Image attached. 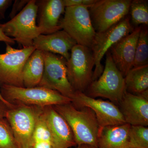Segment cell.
<instances>
[{
    "label": "cell",
    "mask_w": 148,
    "mask_h": 148,
    "mask_svg": "<svg viewBox=\"0 0 148 148\" xmlns=\"http://www.w3.org/2000/svg\"><path fill=\"white\" fill-rule=\"evenodd\" d=\"M66 61L69 82L75 91L84 92L92 81L94 58L90 48L77 44Z\"/></svg>",
    "instance_id": "5b68a950"
},
{
    "label": "cell",
    "mask_w": 148,
    "mask_h": 148,
    "mask_svg": "<svg viewBox=\"0 0 148 148\" xmlns=\"http://www.w3.org/2000/svg\"><path fill=\"white\" fill-rule=\"evenodd\" d=\"M38 12L37 1L30 0L23 9L10 21L0 24L2 32L23 48L33 46L35 38L41 34L36 21Z\"/></svg>",
    "instance_id": "3957f363"
},
{
    "label": "cell",
    "mask_w": 148,
    "mask_h": 148,
    "mask_svg": "<svg viewBox=\"0 0 148 148\" xmlns=\"http://www.w3.org/2000/svg\"><path fill=\"white\" fill-rule=\"evenodd\" d=\"M61 30L73 39L77 44L91 47L96 32H95L88 8L84 6L66 7L64 18L60 21Z\"/></svg>",
    "instance_id": "52a82bcc"
},
{
    "label": "cell",
    "mask_w": 148,
    "mask_h": 148,
    "mask_svg": "<svg viewBox=\"0 0 148 148\" xmlns=\"http://www.w3.org/2000/svg\"><path fill=\"white\" fill-rule=\"evenodd\" d=\"M44 108L14 104L8 108L5 119L20 148H29L37 120Z\"/></svg>",
    "instance_id": "8992f818"
},
{
    "label": "cell",
    "mask_w": 148,
    "mask_h": 148,
    "mask_svg": "<svg viewBox=\"0 0 148 148\" xmlns=\"http://www.w3.org/2000/svg\"><path fill=\"white\" fill-rule=\"evenodd\" d=\"M30 0H16L14 1L9 16L11 19L14 17L21 12L29 2Z\"/></svg>",
    "instance_id": "4316f807"
},
{
    "label": "cell",
    "mask_w": 148,
    "mask_h": 148,
    "mask_svg": "<svg viewBox=\"0 0 148 148\" xmlns=\"http://www.w3.org/2000/svg\"><path fill=\"white\" fill-rule=\"evenodd\" d=\"M29 148H55L54 140L43 112L40 115Z\"/></svg>",
    "instance_id": "44dd1931"
},
{
    "label": "cell",
    "mask_w": 148,
    "mask_h": 148,
    "mask_svg": "<svg viewBox=\"0 0 148 148\" xmlns=\"http://www.w3.org/2000/svg\"><path fill=\"white\" fill-rule=\"evenodd\" d=\"M39 27L41 34L47 35L61 30L60 17L65 12L63 0H44L37 2Z\"/></svg>",
    "instance_id": "2e32d148"
},
{
    "label": "cell",
    "mask_w": 148,
    "mask_h": 148,
    "mask_svg": "<svg viewBox=\"0 0 148 148\" xmlns=\"http://www.w3.org/2000/svg\"><path fill=\"white\" fill-rule=\"evenodd\" d=\"M8 108L4 104L0 102V119L5 118L6 113Z\"/></svg>",
    "instance_id": "f546056e"
},
{
    "label": "cell",
    "mask_w": 148,
    "mask_h": 148,
    "mask_svg": "<svg viewBox=\"0 0 148 148\" xmlns=\"http://www.w3.org/2000/svg\"><path fill=\"white\" fill-rule=\"evenodd\" d=\"M45 67L43 53L35 49L24 64L22 71V80L25 88L38 86Z\"/></svg>",
    "instance_id": "d6986e66"
},
{
    "label": "cell",
    "mask_w": 148,
    "mask_h": 148,
    "mask_svg": "<svg viewBox=\"0 0 148 148\" xmlns=\"http://www.w3.org/2000/svg\"><path fill=\"white\" fill-rule=\"evenodd\" d=\"M71 99L76 108L87 107L93 111L100 128L125 123L118 106L110 101L91 98L78 91H75Z\"/></svg>",
    "instance_id": "7c38bea8"
},
{
    "label": "cell",
    "mask_w": 148,
    "mask_h": 148,
    "mask_svg": "<svg viewBox=\"0 0 148 148\" xmlns=\"http://www.w3.org/2000/svg\"><path fill=\"white\" fill-rule=\"evenodd\" d=\"M131 125L125 123L100 128L97 141L98 148H132L130 143Z\"/></svg>",
    "instance_id": "ac0fdd59"
},
{
    "label": "cell",
    "mask_w": 148,
    "mask_h": 148,
    "mask_svg": "<svg viewBox=\"0 0 148 148\" xmlns=\"http://www.w3.org/2000/svg\"><path fill=\"white\" fill-rule=\"evenodd\" d=\"M12 0H0V18H4L6 11L12 3Z\"/></svg>",
    "instance_id": "83f0119b"
},
{
    "label": "cell",
    "mask_w": 148,
    "mask_h": 148,
    "mask_svg": "<svg viewBox=\"0 0 148 148\" xmlns=\"http://www.w3.org/2000/svg\"><path fill=\"white\" fill-rule=\"evenodd\" d=\"M0 148H20L5 118L0 119Z\"/></svg>",
    "instance_id": "d4e9b609"
},
{
    "label": "cell",
    "mask_w": 148,
    "mask_h": 148,
    "mask_svg": "<svg viewBox=\"0 0 148 148\" xmlns=\"http://www.w3.org/2000/svg\"><path fill=\"white\" fill-rule=\"evenodd\" d=\"M129 13L130 21L134 27L148 25V1L132 0L130 3Z\"/></svg>",
    "instance_id": "603a6c76"
},
{
    "label": "cell",
    "mask_w": 148,
    "mask_h": 148,
    "mask_svg": "<svg viewBox=\"0 0 148 148\" xmlns=\"http://www.w3.org/2000/svg\"><path fill=\"white\" fill-rule=\"evenodd\" d=\"M130 143L133 148H148V127L142 125H131Z\"/></svg>",
    "instance_id": "cb8c5ba5"
},
{
    "label": "cell",
    "mask_w": 148,
    "mask_h": 148,
    "mask_svg": "<svg viewBox=\"0 0 148 148\" xmlns=\"http://www.w3.org/2000/svg\"><path fill=\"white\" fill-rule=\"evenodd\" d=\"M135 28L131 24L130 17L127 15L106 31L96 33L90 47L95 64L92 81L98 79L103 73L104 68L101 62L103 56L112 46L123 37L131 33Z\"/></svg>",
    "instance_id": "ba28073f"
},
{
    "label": "cell",
    "mask_w": 148,
    "mask_h": 148,
    "mask_svg": "<svg viewBox=\"0 0 148 148\" xmlns=\"http://www.w3.org/2000/svg\"><path fill=\"white\" fill-rule=\"evenodd\" d=\"M131 0H96L88 8L96 33L104 32L127 16Z\"/></svg>",
    "instance_id": "9c48e42d"
},
{
    "label": "cell",
    "mask_w": 148,
    "mask_h": 148,
    "mask_svg": "<svg viewBox=\"0 0 148 148\" xmlns=\"http://www.w3.org/2000/svg\"><path fill=\"white\" fill-rule=\"evenodd\" d=\"M63 1L66 8L84 6L89 8L96 1V0H63Z\"/></svg>",
    "instance_id": "484cf974"
},
{
    "label": "cell",
    "mask_w": 148,
    "mask_h": 148,
    "mask_svg": "<svg viewBox=\"0 0 148 148\" xmlns=\"http://www.w3.org/2000/svg\"><path fill=\"white\" fill-rule=\"evenodd\" d=\"M148 65V29L145 25L140 26L136 45L133 68Z\"/></svg>",
    "instance_id": "7402d4cb"
},
{
    "label": "cell",
    "mask_w": 148,
    "mask_h": 148,
    "mask_svg": "<svg viewBox=\"0 0 148 148\" xmlns=\"http://www.w3.org/2000/svg\"><path fill=\"white\" fill-rule=\"evenodd\" d=\"M124 79L126 92L138 95L148 90V65L132 68Z\"/></svg>",
    "instance_id": "ffe728a7"
},
{
    "label": "cell",
    "mask_w": 148,
    "mask_h": 148,
    "mask_svg": "<svg viewBox=\"0 0 148 148\" xmlns=\"http://www.w3.org/2000/svg\"><path fill=\"white\" fill-rule=\"evenodd\" d=\"M0 42H3L5 44H8L11 45L15 43V41L12 38L7 36L0 28Z\"/></svg>",
    "instance_id": "f1b7e54d"
},
{
    "label": "cell",
    "mask_w": 148,
    "mask_h": 148,
    "mask_svg": "<svg viewBox=\"0 0 148 148\" xmlns=\"http://www.w3.org/2000/svg\"><path fill=\"white\" fill-rule=\"evenodd\" d=\"M75 148H98L97 147L88 145H81L76 146Z\"/></svg>",
    "instance_id": "1f68e13d"
},
{
    "label": "cell",
    "mask_w": 148,
    "mask_h": 148,
    "mask_svg": "<svg viewBox=\"0 0 148 148\" xmlns=\"http://www.w3.org/2000/svg\"><path fill=\"white\" fill-rule=\"evenodd\" d=\"M43 53L44 70L38 86L56 90L71 99L75 90L67 77L66 59L58 54L47 52Z\"/></svg>",
    "instance_id": "30bf717a"
},
{
    "label": "cell",
    "mask_w": 148,
    "mask_h": 148,
    "mask_svg": "<svg viewBox=\"0 0 148 148\" xmlns=\"http://www.w3.org/2000/svg\"><path fill=\"white\" fill-rule=\"evenodd\" d=\"M6 45L5 53L0 54V84L23 87V67L36 49L32 46L16 49Z\"/></svg>",
    "instance_id": "8fae6325"
},
{
    "label": "cell",
    "mask_w": 148,
    "mask_h": 148,
    "mask_svg": "<svg viewBox=\"0 0 148 148\" xmlns=\"http://www.w3.org/2000/svg\"><path fill=\"white\" fill-rule=\"evenodd\" d=\"M118 105L125 123L147 127L148 90L138 95L125 91Z\"/></svg>",
    "instance_id": "4fadbf2b"
},
{
    "label": "cell",
    "mask_w": 148,
    "mask_h": 148,
    "mask_svg": "<svg viewBox=\"0 0 148 148\" xmlns=\"http://www.w3.org/2000/svg\"></svg>",
    "instance_id": "d6a6232c"
},
{
    "label": "cell",
    "mask_w": 148,
    "mask_h": 148,
    "mask_svg": "<svg viewBox=\"0 0 148 148\" xmlns=\"http://www.w3.org/2000/svg\"><path fill=\"white\" fill-rule=\"evenodd\" d=\"M53 106L71 127L77 146L88 145L97 147L100 127L92 110L87 107L77 109L71 103Z\"/></svg>",
    "instance_id": "6da1fadb"
},
{
    "label": "cell",
    "mask_w": 148,
    "mask_h": 148,
    "mask_svg": "<svg viewBox=\"0 0 148 148\" xmlns=\"http://www.w3.org/2000/svg\"><path fill=\"white\" fill-rule=\"evenodd\" d=\"M106 55L103 73L98 79L92 82L84 93L91 98H107L118 105L126 91L124 77L114 64L109 51Z\"/></svg>",
    "instance_id": "277c9868"
},
{
    "label": "cell",
    "mask_w": 148,
    "mask_h": 148,
    "mask_svg": "<svg viewBox=\"0 0 148 148\" xmlns=\"http://www.w3.org/2000/svg\"><path fill=\"white\" fill-rule=\"evenodd\" d=\"M0 102L4 104L8 108H12L14 106L13 104H11V103H10L9 102H8L7 101H6L4 98H3L2 95L1 94V92H0Z\"/></svg>",
    "instance_id": "4dcf8cb0"
},
{
    "label": "cell",
    "mask_w": 148,
    "mask_h": 148,
    "mask_svg": "<svg viewBox=\"0 0 148 148\" xmlns=\"http://www.w3.org/2000/svg\"><path fill=\"white\" fill-rule=\"evenodd\" d=\"M43 112L53 136L55 148H70L77 146L71 127L53 106L45 107Z\"/></svg>",
    "instance_id": "e0dca14e"
},
{
    "label": "cell",
    "mask_w": 148,
    "mask_h": 148,
    "mask_svg": "<svg viewBox=\"0 0 148 148\" xmlns=\"http://www.w3.org/2000/svg\"><path fill=\"white\" fill-rule=\"evenodd\" d=\"M0 92L6 101L12 104L45 108L72 102L71 99L56 90L40 86L25 88L0 84Z\"/></svg>",
    "instance_id": "7a4b0ae2"
},
{
    "label": "cell",
    "mask_w": 148,
    "mask_h": 148,
    "mask_svg": "<svg viewBox=\"0 0 148 148\" xmlns=\"http://www.w3.org/2000/svg\"><path fill=\"white\" fill-rule=\"evenodd\" d=\"M140 30V26L135 27L131 33L116 43L109 50L114 64L124 77L133 68Z\"/></svg>",
    "instance_id": "5bb4252c"
},
{
    "label": "cell",
    "mask_w": 148,
    "mask_h": 148,
    "mask_svg": "<svg viewBox=\"0 0 148 148\" xmlns=\"http://www.w3.org/2000/svg\"><path fill=\"white\" fill-rule=\"evenodd\" d=\"M77 44L75 41L63 30L49 34H40L34 40L33 46L37 50L61 56L66 61L70 58L69 52Z\"/></svg>",
    "instance_id": "9a60e30c"
}]
</instances>
